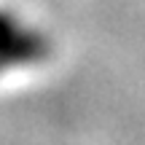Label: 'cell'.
<instances>
[{"instance_id": "obj_1", "label": "cell", "mask_w": 145, "mask_h": 145, "mask_svg": "<svg viewBox=\"0 0 145 145\" xmlns=\"http://www.w3.org/2000/svg\"><path fill=\"white\" fill-rule=\"evenodd\" d=\"M48 43L35 30H27L24 24L11 14H0V72L16 65H32L46 59Z\"/></svg>"}]
</instances>
